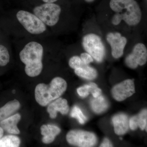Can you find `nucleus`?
Listing matches in <instances>:
<instances>
[{
  "mask_svg": "<svg viewBox=\"0 0 147 147\" xmlns=\"http://www.w3.org/2000/svg\"><path fill=\"white\" fill-rule=\"evenodd\" d=\"M51 36L14 38V47L18 50V56L25 65L28 76H39L43 69V60L45 52L52 43Z\"/></svg>",
  "mask_w": 147,
  "mask_h": 147,
  "instance_id": "obj_1",
  "label": "nucleus"
},
{
  "mask_svg": "<svg viewBox=\"0 0 147 147\" xmlns=\"http://www.w3.org/2000/svg\"><path fill=\"white\" fill-rule=\"evenodd\" d=\"M11 34L14 38L51 36L49 29L31 11L19 9L11 13Z\"/></svg>",
  "mask_w": 147,
  "mask_h": 147,
  "instance_id": "obj_2",
  "label": "nucleus"
},
{
  "mask_svg": "<svg viewBox=\"0 0 147 147\" xmlns=\"http://www.w3.org/2000/svg\"><path fill=\"white\" fill-rule=\"evenodd\" d=\"M110 6L115 13L111 19L114 26H118L123 21L128 26H134L141 21L142 10L135 0H111Z\"/></svg>",
  "mask_w": 147,
  "mask_h": 147,
  "instance_id": "obj_3",
  "label": "nucleus"
},
{
  "mask_svg": "<svg viewBox=\"0 0 147 147\" xmlns=\"http://www.w3.org/2000/svg\"><path fill=\"white\" fill-rule=\"evenodd\" d=\"M67 84L64 79L59 77L54 78L49 85L38 84L35 89V96L38 103L45 106L57 99L65 91Z\"/></svg>",
  "mask_w": 147,
  "mask_h": 147,
  "instance_id": "obj_4",
  "label": "nucleus"
},
{
  "mask_svg": "<svg viewBox=\"0 0 147 147\" xmlns=\"http://www.w3.org/2000/svg\"><path fill=\"white\" fill-rule=\"evenodd\" d=\"M82 45L87 53L98 63L103 61L105 55V47L99 36L89 34L82 39Z\"/></svg>",
  "mask_w": 147,
  "mask_h": 147,
  "instance_id": "obj_5",
  "label": "nucleus"
},
{
  "mask_svg": "<svg viewBox=\"0 0 147 147\" xmlns=\"http://www.w3.org/2000/svg\"><path fill=\"white\" fill-rule=\"evenodd\" d=\"M66 139L71 145L81 147H93L97 143L95 134L81 130H72L67 134Z\"/></svg>",
  "mask_w": 147,
  "mask_h": 147,
  "instance_id": "obj_6",
  "label": "nucleus"
},
{
  "mask_svg": "<svg viewBox=\"0 0 147 147\" xmlns=\"http://www.w3.org/2000/svg\"><path fill=\"white\" fill-rule=\"evenodd\" d=\"M147 61V49L144 44L138 43L133 47L132 52L125 58V63L127 66L135 69L138 66L144 65Z\"/></svg>",
  "mask_w": 147,
  "mask_h": 147,
  "instance_id": "obj_7",
  "label": "nucleus"
},
{
  "mask_svg": "<svg viewBox=\"0 0 147 147\" xmlns=\"http://www.w3.org/2000/svg\"><path fill=\"white\" fill-rule=\"evenodd\" d=\"M106 40L111 47L113 57L118 59L121 57L127 42L126 38L122 36L120 33L115 32L108 34Z\"/></svg>",
  "mask_w": 147,
  "mask_h": 147,
  "instance_id": "obj_8",
  "label": "nucleus"
},
{
  "mask_svg": "<svg viewBox=\"0 0 147 147\" xmlns=\"http://www.w3.org/2000/svg\"><path fill=\"white\" fill-rule=\"evenodd\" d=\"M135 92L134 80L127 79L116 85L112 90L113 98L119 101H123Z\"/></svg>",
  "mask_w": 147,
  "mask_h": 147,
  "instance_id": "obj_9",
  "label": "nucleus"
},
{
  "mask_svg": "<svg viewBox=\"0 0 147 147\" xmlns=\"http://www.w3.org/2000/svg\"><path fill=\"white\" fill-rule=\"evenodd\" d=\"M72 67L75 73L79 77L88 80H93L97 77L96 69L84 63L80 57H77L74 61Z\"/></svg>",
  "mask_w": 147,
  "mask_h": 147,
  "instance_id": "obj_10",
  "label": "nucleus"
},
{
  "mask_svg": "<svg viewBox=\"0 0 147 147\" xmlns=\"http://www.w3.org/2000/svg\"><path fill=\"white\" fill-rule=\"evenodd\" d=\"M69 111V107L66 99L62 98H57L54 102L50 103L47 108V111L51 118H56L57 112L62 115H66Z\"/></svg>",
  "mask_w": 147,
  "mask_h": 147,
  "instance_id": "obj_11",
  "label": "nucleus"
},
{
  "mask_svg": "<svg viewBox=\"0 0 147 147\" xmlns=\"http://www.w3.org/2000/svg\"><path fill=\"white\" fill-rule=\"evenodd\" d=\"M115 133L119 135L125 134L129 127V120L125 114L120 113L114 116L112 119Z\"/></svg>",
  "mask_w": 147,
  "mask_h": 147,
  "instance_id": "obj_12",
  "label": "nucleus"
},
{
  "mask_svg": "<svg viewBox=\"0 0 147 147\" xmlns=\"http://www.w3.org/2000/svg\"><path fill=\"white\" fill-rule=\"evenodd\" d=\"M21 119V116L19 114H15L1 121L0 127L9 134H19L20 131L17 127V125Z\"/></svg>",
  "mask_w": 147,
  "mask_h": 147,
  "instance_id": "obj_13",
  "label": "nucleus"
},
{
  "mask_svg": "<svg viewBox=\"0 0 147 147\" xmlns=\"http://www.w3.org/2000/svg\"><path fill=\"white\" fill-rule=\"evenodd\" d=\"M59 127L54 125H44L40 127L41 134L43 136L42 142L45 144L52 143L55 137L61 132Z\"/></svg>",
  "mask_w": 147,
  "mask_h": 147,
  "instance_id": "obj_14",
  "label": "nucleus"
},
{
  "mask_svg": "<svg viewBox=\"0 0 147 147\" xmlns=\"http://www.w3.org/2000/svg\"><path fill=\"white\" fill-rule=\"evenodd\" d=\"M147 110H142L137 115L132 117L129 120V127L131 130H134L140 127L142 130L146 129L147 131Z\"/></svg>",
  "mask_w": 147,
  "mask_h": 147,
  "instance_id": "obj_15",
  "label": "nucleus"
},
{
  "mask_svg": "<svg viewBox=\"0 0 147 147\" xmlns=\"http://www.w3.org/2000/svg\"><path fill=\"white\" fill-rule=\"evenodd\" d=\"M90 104L92 110L96 114H100L105 112L109 106L108 100L101 95L97 97L93 98L90 100Z\"/></svg>",
  "mask_w": 147,
  "mask_h": 147,
  "instance_id": "obj_16",
  "label": "nucleus"
},
{
  "mask_svg": "<svg viewBox=\"0 0 147 147\" xmlns=\"http://www.w3.org/2000/svg\"><path fill=\"white\" fill-rule=\"evenodd\" d=\"M20 107V102L16 99L7 102L0 108V121L10 117L18 110Z\"/></svg>",
  "mask_w": 147,
  "mask_h": 147,
  "instance_id": "obj_17",
  "label": "nucleus"
},
{
  "mask_svg": "<svg viewBox=\"0 0 147 147\" xmlns=\"http://www.w3.org/2000/svg\"><path fill=\"white\" fill-rule=\"evenodd\" d=\"M20 143V139L13 135H6L0 139V147H18Z\"/></svg>",
  "mask_w": 147,
  "mask_h": 147,
  "instance_id": "obj_18",
  "label": "nucleus"
},
{
  "mask_svg": "<svg viewBox=\"0 0 147 147\" xmlns=\"http://www.w3.org/2000/svg\"><path fill=\"white\" fill-rule=\"evenodd\" d=\"M97 85L94 83H90L87 85L78 88L77 89V93L81 97H87L90 94L94 93L95 90L97 88Z\"/></svg>",
  "mask_w": 147,
  "mask_h": 147,
  "instance_id": "obj_19",
  "label": "nucleus"
},
{
  "mask_svg": "<svg viewBox=\"0 0 147 147\" xmlns=\"http://www.w3.org/2000/svg\"><path fill=\"white\" fill-rule=\"evenodd\" d=\"M10 60L9 50L5 45L0 44V66L7 65Z\"/></svg>",
  "mask_w": 147,
  "mask_h": 147,
  "instance_id": "obj_20",
  "label": "nucleus"
},
{
  "mask_svg": "<svg viewBox=\"0 0 147 147\" xmlns=\"http://www.w3.org/2000/svg\"><path fill=\"white\" fill-rule=\"evenodd\" d=\"M70 116L78 120L79 123L84 124L87 121V118L82 113V110L77 106H74L71 110Z\"/></svg>",
  "mask_w": 147,
  "mask_h": 147,
  "instance_id": "obj_21",
  "label": "nucleus"
},
{
  "mask_svg": "<svg viewBox=\"0 0 147 147\" xmlns=\"http://www.w3.org/2000/svg\"><path fill=\"white\" fill-rule=\"evenodd\" d=\"M80 57L83 63L89 65L94 61L93 58L87 53H82L80 55Z\"/></svg>",
  "mask_w": 147,
  "mask_h": 147,
  "instance_id": "obj_22",
  "label": "nucleus"
},
{
  "mask_svg": "<svg viewBox=\"0 0 147 147\" xmlns=\"http://www.w3.org/2000/svg\"><path fill=\"white\" fill-rule=\"evenodd\" d=\"M113 145L110 140L108 138H105L103 140L102 144H100V147H113Z\"/></svg>",
  "mask_w": 147,
  "mask_h": 147,
  "instance_id": "obj_23",
  "label": "nucleus"
},
{
  "mask_svg": "<svg viewBox=\"0 0 147 147\" xmlns=\"http://www.w3.org/2000/svg\"><path fill=\"white\" fill-rule=\"evenodd\" d=\"M44 3H54L56 2L58 0H42Z\"/></svg>",
  "mask_w": 147,
  "mask_h": 147,
  "instance_id": "obj_24",
  "label": "nucleus"
},
{
  "mask_svg": "<svg viewBox=\"0 0 147 147\" xmlns=\"http://www.w3.org/2000/svg\"><path fill=\"white\" fill-rule=\"evenodd\" d=\"M4 134V130L1 127H0V139L3 137Z\"/></svg>",
  "mask_w": 147,
  "mask_h": 147,
  "instance_id": "obj_25",
  "label": "nucleus"
},
{
  "mask_svg": "<svg viewBox=\"0 0 147 147\" xmlns=\"http://www.w3.org/2000/svg\"><path fill=\"white\" fill-rule=\"evenodd\" d=\"M94 0H85V1H86V2L88 3H91L92 2L94 1Z\"/></svg>",
  "mask_w": 147,
  "mask_h": 147,
  "instance_id": "obj_26",
  "label": "nucleus"
},
{
  "mask_svg": "<svg viewBox=\"0 0 147 147\" xmlns=\"http://www.w3.org/2000/svg\"><path fill=\"white\" fill-rule=\"evenodd\" d=\"M13 93H15V90H13Z\"/></svg>",
  "mask_w": 147,
  "mask_h": 147,
  "instance_id": "obj_27",
  "label": "nucleus"
},
{
  "mask_svg": "<svg viewBox=\"0 0 147 147\" xmlns=\"http://www.w3.org/2000/svg\"><path fill=\"white\" fill-rule=\"evenodd\" d=\"M120 139L121 140H122V138L121 137V138H120Z\"/></svg>",
  "mask_w": 147,
  "mask_h": 147,
  "instance_id": "obj_28",
  "label": "nucleus"
}]
</instances>
